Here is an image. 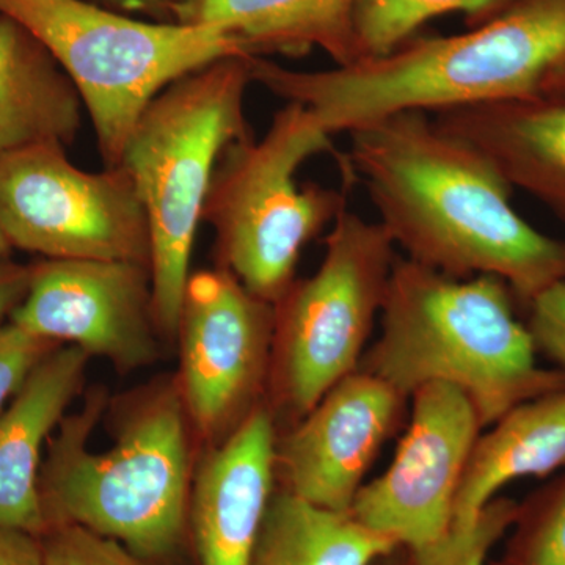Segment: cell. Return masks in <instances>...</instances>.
Returning a JSON list of instances; mask_svg holds the SVG:
<instances>
[{"label": "cell", "instance_id": "11", "mask_svg": "<svg viewBox=\"0 0 565 565\" xmlns=\"http://www.w3.org/2000/svg\"><path fill=\"white\" fill-rule=\"evenodd\" d=\"M411 403L393 462L379 478L364 482L351 514L401 546L418 550L451 531L457 490L484 429L473 404L456 386L424 385Z\"/></svg>", "mask_w": 565, "mask_h": 565}, {"label": "cell", "instance_id": "27", "mask_svg": "<svg viewBox=\"0 0 565 565\" xmlns=\"http://www.w3.org/2000/svg\"><path fill=\"white\" fill-rule=\"evenodd\" d=\"M31 280V266H22L9 258L0 259V326L13 315L24 300Z\"/></svg>", "mask_w": 565, "mask_h": 565}, {"label": "cell", "instance_id": "15", "mask_svg": "<svg viewBox=\"0 0 565 565\" xmlns=\"http://www.w3.org/2000/svg\"><path fill=\"white\" fill-rule=\"evenodd\" d=\"M90 355L63 344L47 353L0 415V527L47 530L40 494L44 445L61 426Z\"/></svg>", "mask_w": 565, "mask_h": 565}, {"label": "cell", "instance_id": "14", "mask_svg": "<svg viewBox=\"0 0 565 565\" xmlns=\"http://www.w3.org/2000/svg\"><path fill=\"white\" fill-rule=\"evenodd\" d=\"M277 419L264 404L204 457L189 505L199 565H250L277 487Z\"/></svg>", "mask_w": 565, "mask_h": 565}, {"label": "cell", "instance_id": "29", "mask_svg": "<svg viewBox=\"0 0 565 565\" xmlns=\"http://www.w3.org/2000/svg\"><path fill=\"white\" fill-rule=\"evenodd\" d=\"M111 10L121 13H140L151 18L152 21H174L177 11L188 0H103Z\"/></svg>", "mask_w": 565, "mask_h": 565}, {"label": "cell", "instance_id": "30", "mask_svg": "<svg viewBox=\"0 0 565 565\" xmlns=\"http://www.w3.org/2000/svg\"><path fill=\"white\" fill-rule=\"evenodd\" d=\"M542 95L565 99V65L556 74H553L552 79L546 82Z\"/></svg>", "mask_w": 565, "mask_h": 565}, {"label": "cell", "instance_id": "1", "mask_svg": "<svg viewBox=\"0 0 565 565\" xmlns=\"http://www.w3.org/2000/svg\"><path fill=\"white\" fill-rule=\"evenodd\" d=\"M349 137L345 162L404 258L452 278H500L525 308L565 281V241L526 222L489 158L433 115H390Z\"/></svg>", "mask_w": 565, "mask_h": 565}, {"label": "cell", "instance_id": "21", "mask_svg": "<svg viewBox=\"0 0 565 565\" xmlns=\"http://www.w3.org/2000/svg\"><path fill=\"white\" fill-rule=\"evenodd\" d=\"M511 0H360L355 35L362 58L382 57L414 39L426 22L445 14L492 18Z\"/></svg>", "mask_w": 565, "mask_h": 565}, {"label": "cell", "instance_id": "31", "mask_svg": "<svg viewBox=\"0 0 565 565\" xmlns=\"http://www.w3.org/2000/svg\"><path fill=\"white\" fill-rule=\"evenodd\" d=\"M373 565H412L411 553L405 546L394 550L388 555L382 556Z\"/></svg>", "mask_w": 565, "mask_h": 565}, {"label": "cell", "instance_id": "26", "mask_svg": "<svg viewBox=\"0 0 565 565\" xmlns=\"http://www.w3.org/2000/svg\"><path fill=\"white\" fill-rule=\"evenodd\" d=\"M527 329L539 355L565 373V281L557 282L527 305Z\"/></svg>", "mask_w": 565, "mask_h": 565}, {"label": "cell", "instance_id": "19", "mask_svg": "<svg viewBox=\"0 0 565 565\" xmlns=\"http://www.w3.org/2000/svg\"><path fill=\"white\" fill-rule=\"evenodd\" d=\"M82 110L79 93L50 51L0 14V156L36 145L68 147Z\"/></svg>", "mask_w": 565, "mask_h": 565}, {"label": "cell", "instance_id": "10", "mask_svg": "<svg viewBox=\"0 0 565 565\" xmlns=\"http://www.w3.org/2000/svg\"><path fill=\"white\" fill-rule=\"evenodd\" d=\"M177 337L178 379L192 426L215 445L266 404L273 360L274 305L222 267L191 274Z\"/></svg>", "mask_w": 565, "mask_h": 565}, {"label": "cell", "instance_id": "4", "mask_svg": "<svg viewBox=\"0 0 565 565\" xmlns=\"http://www.w3.org/2000/svg\"><path fill=\"white\" fill-rule=\"evenodd\" d=\"M103 399L63 418L41 467L47 526L74 523L114 539L151 563L174 556L189 527L191 429L178 386L148 394L122 419L106 451L88 448Z\"/></svg>", "mask_w": 565, "mask_h": 565}, {"label": "cell", "instance_id": "23", "mask_svg": "<svg viewBox=\"0 0 565 565\" xmlns=\"http://www.w3.org/2000/svg\"><path fill=\"white\" fill-rule=\"evenodd\" d=\"M516 505L519 501L512 498H494L471 525L452 527L444 539L423 548H407L412 565H486L511 527Z\"/></svg>", "mask_w": 565, "mask_h": 565}, {"label": "cell", "instance_id": "5", "mask_svg": "<svg viewBox=\"0 0 565 565\" xmlns=\"http://www.w3.org/2000/svg\"><path fill=\"white\" fill-rule=\"evenodd\" d=\"M250 61L222 58L173 82L140 115L122 152L150 222L154 318L167 337H177L215 166L230 143L253 136L244 109Z\"/></svg>", "mask_w": 565, "mask_h": 565}, {"label": "cell", "instance_id": "18", "mask_svg": "<svg viewBox=\"0 0 565 565\" xmlns=\"http://www.w3.org/2000/svg\"><path fill=\"white\" fill-rule=\"evenodd\" d=\"M360 0H188L174 21L211 24L237 36L252 55L321 50L334 66L360 61L355 13Z\"/></svg>", "mask_w": 565, "mask_h": 565}, {"label": "cell", "instance_id": "28", "mask_svg": "<svg viewBox=\"0 0 565 565\" xmlns=\"http://www.w3.org/2000/svg\"><path fill=\"white\" fill-rule=\"evenodd\" d=\"M0 565H43L40 535L0 527Z\"/></svg>", "mask_w": 565, "mask_h": 565}, {"label": "cell", "instance_id": "8", "mask_svg": "<svg viewBox=\"0 0 565 565\" xmlns=\"http://www.w3.org/2000/svg\"><path fill=\"white\" fill-rule=\"evenodd\" d=\"M318 270L274 303L270 411L299 422L359 371L381 318L397 248L384 226L345 207L323 241Z\"/></svg>", "mask_w": 565, "mask_h": 565}, {"label": "cell", "instance_id": "17", "mask_svg": "<svg viewBox=\"0 0 565 565\" xmlns=\"http://www.w3.org/2000/svg\"><path fill=\"white\" fill-rule=\"evenodd\" d=\"M564 470L565 388L516 405L482 430L457 490L452 527L471 525L511 482Z\"/></svg>", "mask_w": 565, "mask_h": 565}, {"label": "cell", "instance_id": "16", "mask_svg": "<svg viewBox=\"0 0 565 565\" xmlns=\"http://www.w3.org/2000/svg\"><path fill=\"white\" fill-rule=\"evenodd\" d=\"M433 117L486 154L511 188L565 221V99L537 95Z\"/></svg>", "mask_w": 565, "mask_h": 565}, {"label": "cell", "instance_id": "3", "mask_svg": "<svg viewBox=\"0 0 565 565\" xmlns=\"http://www.w3.org/2000/svg\"><path fill=\"white\" fill-rule=\"evenodd\" d=\"M516 305L500 278H452L397 258L379 318L381 333L359 370L408 399L434 382L456 386L487 429L516 405L565 388L563 371L539 363Z\"/></svg>", "mask_w": 565, "mask_h": 565}, {"label": "cell", "instance_id": "24", "mask_svg": "<svg viewBox=\"0 0 565 565\" xmlns=\"http://www.w3.org/2000/svg\"><path fill=\"white\" fill-rule=\"evenodd\" d=\"M40 537L43 565H161L136 555L114 539L74 523H54Z\"/></svg>", "mask_w": 565, "mask_h": 565}, {"label": "cell", "instance_id": "22", "mask_svg": "<svg viewBox=\"0 0 565 565\" xmlns=\"http://www.w3.org/2000/svg\"><path fill=\"white\" fill-rule=\"evenodd\" d=\"M486 565H565V470L519 501L500 556Z\"/></svg>", "mask_w": 565, "mask_h": 565}, {"label": "cell", "instance_id": "2", "mask_svg": "<svg viewBox=\"0 0 565 565\" xmlns=\"http://www.w3.org/2000/svg\"><path fill=\"white\" fill-rule=\"evenodd\" d=\"M565 65V0H519L459 35L407 41L382 55L321 71L253 57V84L313 114L334 134L403 111L484 106L542 95Z\"/></svg>", "mask_w": 565, "mask_h": 565}, {"label": "cell", "instance_id": "12", "mask_svg": "<svg viewBox=\"0 0 565 565\" xmlns=\"http://www.w3.org/2000/svg\"><path fill=\"white\" fill-rule=\"evenodd\" d=\"M9 321L121 371L158 355L151 269L139 263L44 258L32 264L28 294Z\"/></svg>", "mask_w": 565, "mask_h": 565}, {"label": "cell", "instance_id": "13", "mask_svg": "<svg viewBox=\"0 0 565 565\" xmlns=\"http://www.w3.org/2000/svg\"><path fill=\"white\" fill-rule=\"evenodd\" d=\"M411 399L382 379L355 371L275 441V481L308 503L351 511Z\"/></svg>", "mask_w": 565, "mask_h": 565}, {"label": "cell", "instance_id": "32", "mask_svg": "<svg viewBox=\"0 0 565 565\" xmlns=\"http://www.w3.org/2000/svg\"><path fill=\"white\" fill-rule=\"evenodd\" d=\"M10 250V244L7 243L6 236H3L2 232H0V259L9 258Z\"/></svg>", "mask_w": 565, "mask_h": 565}, {"label": "cell", "instance_id": "20", "mask_svg": "<svg viewBox=\"0 0 565 565\" xmlns=\"http://www.w3.org/2000/svg\"><path fill=\"white\" fill-rule=\"evenodd\" d=\"M351 514L275 487L250 565H373L399 548Z\"/></svg>", "mask_w": 565, "mask_h": 565}, {"label": "cell", "instance_id": "25", "mask_svg": "<svg viewBox=\"0 0 565 565\" xmlns=\"http://www.w3.org/2000/svg\"><path fill=\"white\" fill-rule=\"evenodd\" d=\"M58 345L63 344L25 332L17 323L0 326V415L36 364Z\"/></svg>", "mask_w": 565, "mask_h": 565}, {"label": "cell", "instance_id": "7", "mask_svg": "<svg viewBox=\"0 0 565 565\" xmlns=\"http://www.w3.org/2000/svg\"><path fill=\"white\" fill-rule=\"evenodd\" d=\"M50 51L79 93L104 167H118L134 126L156 96L226 57H255L211 24L141 21L85 0H0Z\"/></svg>", "mask_w": 565, "mask_h": 565}, {"label": "cell", "instance_id": "9", "mask_svg": "<svg viewBox=\"0 0 565 565\" xmlns=\"http://www.w3.org/2000/svg\"><path fill=\"white\" fill-rule=\"evenodd\" d=\"M0 232L11 248L46 259H106L151 269L147 211L125 167L87 172L66 147L0 156Z\"/></svg>", "mask_w": 565, "mask_h": 565}, {"label": "cell", "instance_id": "6", "mask_svg": "<svg viewBox=\"0 0 565 565\" xmlns=\"http://www.w3.org/2000/svg\"><path fill=\"white\" fill-rule=\"evenodd\" d=\"M322 152L343 158L310 110L286 103L262 139L233 141L215 166L202 222L214 228L217 267L264 302L288 291L303 248L349 206L348 185L296 181Z\"/></svg>", "mask_w": 565, "mask_h": 565}]
</instances>
